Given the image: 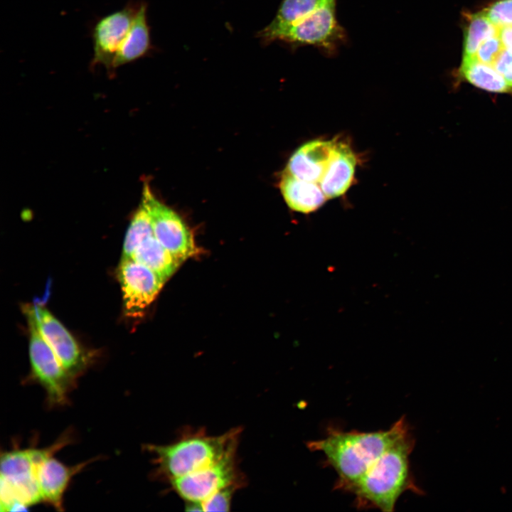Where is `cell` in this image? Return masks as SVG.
I'll list each match as a JSON object with an SVG mask.
<instances>
[{"mask_svg":"<svg viewBox=\"0 0 512 512\" xmlns=\"http://www.w3.org/2000/svg\"><path fill=\"white\" fill-rule=\"evenodd\" d=\"M484 12L498 28L512 26V0H499Z\"/></svg>","mask_w":512,"mask_h":512,"instance_id":"603a6c76","label":"cell"},{"mask_svg":"<svg viewBox=\"0 0 512 512\" xmlns=\"http://www.w3.org/2000/svg\"><path fill=\"white\" fill-rule=\"evenodd\" d=\"M142 205L150 217L155 238L181 263L196 252L193 235L184 222L155 196L146 182Z\"/></svg>","mask_w":512,"mask_h":512,"instance_id":"52a82bcc","label":"cell"},{"mask_svg":"<svg viewBox=\"0 0 512 512\" xmlns=\"http://www.w3.org/2000/svg\"><path fill=\"white\" fill-rule=\"evenodd\" d=\"M498 33V28L488 18L484 11L472 14L464 34L463 58L474 57L481 44Z\"/></svg>","mask_w":512,"mask_h":512,"instance_id":"ffe728a7","label":"cell"},{"mask_svg":"<svg viewBox=\"0 0 512 512\" xmlns=\"http://www.w3.org/2000/svg\"><path fill=\"white\" fill-rule=\"evenodd\" d=\"M356 159L350 146L339 142L336 152L319 184L327 199L342 196L351 186L355 172Z\"/></svg>","mask_w":512,"mask_h":512,"instance_id":"9a60e30c","label":"cell"},{"mask_svg":"<svg viewBox=\"0 0 512 512\" xmlns=\"http://www.w3.org/2000/svg\"><path fill=\"white\" fill-rule=\"evenodd\" d=\"M29 326V358L31 373L28 382L40 385L46 394L50 407L63 406L68 402V395L73 389L75 378L63 366L58 358L41 333L35 319L26 308Z\"/></svg>","mask_w":512,"mask_h":512,"instance_id":"5b68a950","label":"cell"},{"mask_svg":"<svg viewBox=\"0 0 512 512\" xmlns=\"http://www.w3.org/2000/svg\"><path fill=\"white\" fill-rule=\"evenodd\" d=\"M66 446L64 439L42 449H14L1 456V511H24L42 501L36 476V466L46 457Z\"/></svg>","mask_w":512,"mask_h":512,"instance_id":"277c9868","label":"cell"},{"mask_svg":"<svg viewBox=\"0 0 512 512\" xmlns=\"http://www.w3.org/2000/svg\"><path fill=\"white\" fill-rule=\"evenodd\" d=\"M239 430L217 437L196 434L168 445H148L156 454L159 471L171 480L208 467L235 454Z\"/></svg>","mask_w":512,"mask_h":512,"instance_id":"3957f363","label":"cell"},{"mask_svg":"<svg viewBox=\"0 0 512 512\" xmlns=\"http://www.w3.org/2000/svg\"><path fill=\"white\" fill-rule=\"evenodd\" d=\"M460 74L470 84L488 92L505 93L512 90L492 65L481 62L476 56L462 58Z\"/></svg>","mask_w":512,"mask_h":512,"instance_id":"d6986e66","label":"cell"},{"mask_svg":"<svg viewBox=\"0 0 512 512\" xmlns=\"http://www.w3.org/2000/svg\"><path fill=\"white\" fill-rule=\"evenodd\" d=\"M279 187L287 206L299 213L314 212L327 200L318 184L297 178L286 171L281 178Z\"/></svg>","mask_w":512,"mask_h":512,"instance_id":"2e32d148","label":"cell"},{"mask_svg":"<svg viewBox=\"0 0 512 512\" xmlns=\"http://www.w3.org/2000/svg\"><path fill=\"white\" fill-rule=\"evenodd\" d=\"M330 0H282L272 21L258 36L265 43L277 40L279 36Z\"/></svg>","mask_w":512,"mask_h":512,"instance_id":"e0dca14e","label":"cell"},{"mask_svg":"<svg viewBox=\"0 0 512 512\" xmlns=\"http://www.w3.org/2000/svg\"><path fill=\"white\" fill-rule=\"evenodd\" d=\"M170 481L176 493L188 503H201L223 489L240 484L235 454L208 467Z\"/></svg>","mask_w":512,"mask_h":512,"instance_id":"9c48e42d","label":"cell"},{"mask_svg":"<svg viewBox=\"0 0 512 512\" xmlns=\"http://www.w3.org/2000/svg\"><path fill=\"white\" fill-rule=\"evenodd\" d=\"M503 49L498 36L486 39L479 46L476 58L482 63L492 65Z\"/></svg>","mask_w":512,"mask_h":512,"instance_id":"cb8c5ba5","label":"cell"},{"mask_svg":"<svg viewBox=\"0 0 512 512\" xmlns=\"http://www.w3.org/2000/svg\"><path fill=\"white\" fill-rule=\"evenodd\" d=\"M90 462L92 460L68 466L55 459L53 455L43 459L38 464L36 470L42 501L56 510L62 511L63 496L72 478Z\"/></svg>","mask_w":512,"mask_h":512,"instance_id":"4fadbf2b","label":"cell"},{"mask_svg":"<svg viewBox=\"0 0 512 512\" xmlns=\"http://www.w3.org/2000/svg\"><path fill=\"white\" fill-rule=\"evenodd\" d=\"M152 236H154V233L150 217L141 204L133 215L126 233L122 259L130 258L140 244Z\"/></svg>","mask_w":512,"mask_h":512,"instance_id":"44dd1931","label":"cell"},{"mask_svg":"<svg viewBox=\"0 0 512 512\" xmlns=\"http://www.w3.org/2000/svg\"><path fill=\"white\" fill-rule=\"evenodd\" d=\"M44 338L65 369L75 379L87 368L89 358L68 330L46 308L28 306Z\"/></svg>","mask_w":512,"mask_h":512,"instance_id":"30bf717a","label":"cell"},{"mask_svg":"<svg viewBox=\"0 0 512 512\" xmlns=\"http://www.w3.org/2000/svg\"><path fill=\"white\" fill-rule=\"evenodd\" d=\"M414 446L415 439L409 430L373 463L349 491L354 496V506L358 509L392 512L403 493L422 494L410 467Z\"/></svg>","mask_w":512,"mask_h":512,"instance_id":"7a4b0ae2","label":"cell"},{"mask_svg":"<svg viewBox=\"0 0 512 512\" xmlns=\"http://www.w3.org/2000/svg\"><path fill=\"white\" fill-rule=\"evenodd\" d=\"M140 3L129 1L123 8L100 18L92 30L93 55L90 68L103 66L109 75L114 73L113 63L127 34Z\"/></svg>","mask_w":512,"mask_h":512,"instance_id":"ba28073f","label":"cell"},{"mask_svg":"<svg viewBox=\"0 0 512 512\" xmlns=\"http://www.w3.org/2000/svg\"><path fill=\"white\" fill-rule=\"evenodd\" d=\"M240 484H233L216 492L201 503H188L187 510L202 511H228L234 491Z\"/></svg>","mask_w":512,"mask_h":512,"instance_id":"7402d4cb","label":"cell"},{"mask_svg":"<svg viewBox=\"0 0 512 512\" xmlns=\"http://www.w3.org/2000/svg\"><path fill=\"white\" fill-rule=\"evenodd\" d=\"M130 258L151 270L164 282L181 264L155 236L142 242Z\"/></svg>","mask_w":512,"mask_h":512,"instance_id":"ac0fdd59","label":"cell"},{"mask_svg":"<svg viewBox=\"0 0 512 512\" xmlns=\"http://www.w3.org/2000/svg\"><path fill=\"white\" fill-rule=\"evenodd\" d=\"M336 1L330 0L284 31L277 40L294 46H312L328 55L335 53L347 40L336 17Z\"/></svg>","mask_w":512,"mask_h":512,"instance_id":"8992f818","label":"cell"},{"mask_svg":"<svg viewBox=\"0 0 512 512\" xmlns=\"http://www.w3.org/2000/svg\"><path fill=\"white\" fill-rule=\"evenodd\" d=\"M338 144L336 139H316L304 144L292 155L285 171L297 178L319 186Z\"/></svg>","mask_w":512,"mask_h":512,"instance_id":"7c38bea8","label":"cell"},{"mask_svg":"<svg viewBox=\"0 0 512 512\" xmlns=\"http://www.w3.org/2000/svg\"><path fill=\"white\" fill-rule=\"evenodd\" d=\"M118 277L124 312L132 317L142 314L164 284L151 270L131 258L121 259Z\"/></svg>","mask_w":512,"mask_h":512,"instance_id":"8fae6325","label":"cell"},{"mask_svg":"<svg viewBox=\"0 0 512 512\" xmlns=\"http://www.w3.org/2000/svg\"><path fill=\"white\" fill-rule=\"evenodd\" d=\"M498 36L503 48L512 55V26L498 28Z\"/></svg>","mask_w":512,"mask_h":512,"instance_id":"484cf974","label":"cell"},{"mask_svg":"<svg viewBox=\"0 0 512 512\" xmlns=\"http://www.w3.org/2000/svg\"><path fill=\"white\" fill-rule=\"evenodd\" d=\"M146 10V4L141 2L130 28L115 56L113 63L114 71L120 66L139 60L149 52L151 40Z\"/></svg>","mask_w":512,"mask_h":512,"instance_id":"5bb4252c","label":"cell"},{"mask_svg":"<svg viewBox=\"0 0 512 512\" xmlns=\"http://www.w3.org/2000/svg\"><path fill=\"white\" fill-rule=\"evenodd\" d=\"M409 430L404 416L385 430L346 432L329 427L324 438L309 442L307 446L322 452L324 466L336 472L334 489L349 493L373 463Z\"/></svg>","mask_w":512,"mask_h":512,"instance_id":"6da1fadb","label":"cell"},{"mask_svg":"<svg viewBox=\"0 0 512 512\" xmlns=\"http://www.w3.org/2000/svg\"><path fill=\"white\" fill-rule=\"evenodd\" d=\"M493 66L512 87V55L503 48L496 58Z\"/></svg>","mask_w":512,"mask_h":512,"instance_id":"d4e9b609","label":"cell"}]
</instances>
